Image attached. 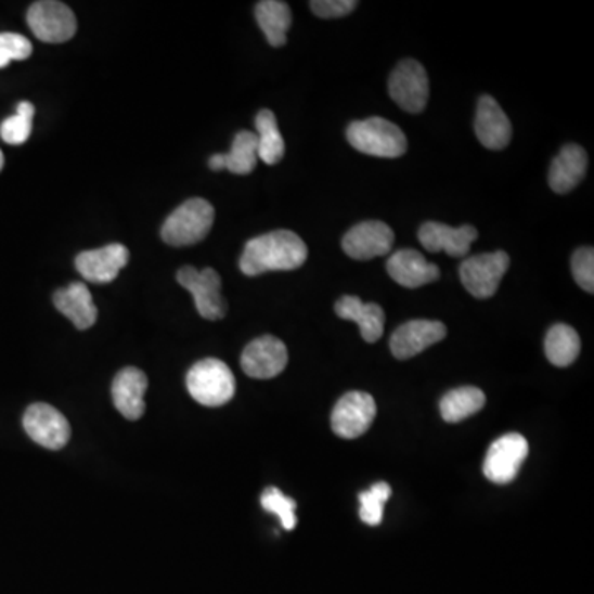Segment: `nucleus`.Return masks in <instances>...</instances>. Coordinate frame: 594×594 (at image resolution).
I'll use <instances>...</instances> for the list:
<instances>
[{"label":"nucleus","instance_id":"27","mask_svg":"<svg viewBox=\"0 0 594 594\" xmlns=\"http://www.w3.org/2000/svg\"><path fill=\"white\" fill-rule=\"evenodd\" d=\"M221 156H223V169L238 176L251 173L258 163V138L255 132L240 131L233 139L232 151Z\"/></svg>","mask_w":594,"mask_h":594},{"label":"nucleus","instance_id":"10","mask_svg":"<svg viewBox=\"0 0 594 594\" xmlns=\"http://www.w3.org/2000/svg\"><path fill=\"white\" fill-rule=\"evenodd\" d=\"M529 456V442L518 432H508L492 442L486 456L485 476L494 485H508Z\"/></svg>","mask_w":594,"mask_h":594},{"label":"nucleus","instance_id":"14","mask_svg":"<svg viewBox=\"0 0 594 594\" xmlns=\"http://www.w3.org/2000/svg\"><path fill=\"white\" fill-rule=\"evenodd\" d=\"M128 261L129 249L125 245L113 243L100 249L80 253L75 259V267L90 283L109 284L119 276Z\"/></svg>","mask_w":594,"mask_h":594},{"label":"nucleus","instance_id":"8","mask_svg":"<svg viewBox=\"0 0 594 594\" xmlns=\"http://www.w3.org/2000/svg\"><path fill=\"white\" fill-rule=\"evenodd\" d=\"M388 93L406 113H422L429 98V80L425 66L416 60H403L398 63L388 81Z\"/></svg>","mask_w":594,"mask_h":594},{"label":"nucleus","instance_id":"15","mask_svg":"<svg viewBox=\"0 0 594 594\" xmlns=\"http://www.w3.org/2000/svg\"><path fill=\"white\" fill-rule=\"evenodd\" d=\"M446 337V325L439 321H410L400 325L390 339L391 353L398 360H408L423 350L441 343Z\"/></svg>","mask_w":594,"mask_h":594},{"label":"nucleus","instance_id":"21","mask_svg":"<svg viewBox=\"0 0 594 594\" xmlns=\"http://www.w3.org/2000/svg\"><path fill=\"white\" fill-rule=\"evenodd\" d=\"M587 170V154L578 144H567L553 159L548 183L556 194H568L584 179Z\"/></svg>","mask_w":594,"mask_h":594},{"label":"nucleus","instance_id":"18","mask_svg":"<svg viewBox=\"0 0 594 594\" xmlns=\"http://www.w3.org/2000/svg\"><path fill=\"white\" fill-rule=\"evenodd\" d=\"M387 271L395 283L410 289L435 283L439 280V268L426 261L416 249H400L388 258Z\"/></svg>","mask_w":594,"mask_h":594},{"label":"nucleus","instance_id":"33","mask_svg":"<svg viewBox=\"0 0 594 594\" xmlns=\"http://www.w3.org/2000/svg\"><path fill=\"white\" fill-rule=\"evenodd\" d=\"M312 12L321 18H337L356 11V0H312Z\"/></svg>","mask_w":594,"mask_h":594},{"label":"nucleus","instance_id":"31","mask_svg":"<svg viewBox=\"0 0 594 594\" xmlns=\"http://www.w3.org/2000/svg\"><path fill=\"white\" fill-rule=\"evenodd\" d=\"M34 52L30 40L24 35L5 31L0 34V68H5L14 60H27Z\"/></svg>","mask_w":594,"mask_h":594},{"label":"nucleus","instance_id":"2","mask_svg":"<svg viewBox=\"0 0 594 594\" xmlns=\"http://www.w3.org/2000/svg\"><path fill=\"white\" fill-rule=\"evenodd\" d=\"M347 141L366 156L397 159L406 153V135L393 122L384 118H369L350 122Z\"/></svg>","mask_w":594,"mask_h":594},{"label":"nucleus","instance_id":"25","mask_svg":"<svg viewBox=\"0 0 594 594\" xmlns=\"http://www.w3.org/2000/svg\"><path fill=\"white\" fill-rule=\"evenodd\" d=\"M256 138H258V157L268 166H274L284 157L283 135H281L280 126H277L276 116L273 111L261 109L256 115Z\"/></svg>","mask_w":594,"mask_h":594},{"label":"nucleus","instance_id":"20","mask_svg":"<svg viewBox=\"0 0 594 594\" xmlns=\"http://www.w3.org/2000/svg\"><path fill=\"white\" fill-rule=\"evenodd\" d=\"M53 305L78 331H87L96 324L98 309L87 284L72 283L56 290Z\"/></svg>","mask_w":594,"mask_h":594},{"label":"nucleus","instance_id":"19","mask_svg":"<svg viewBox=\"0 0 594 594\" xmlns=\"http://www.w3.org/2000/svg\"><path fill=\"white\" fill-rule=\"evenodd\" d=\"M147 390V377L135 366H126L113 382V401L125 418L135 422L145 412L144 395Z\"/></svg>","mask_w":594,"mask_h":594},{"label":"nucleus","instance_id":"28","mask_svg":"<svg viewBox=\"0 0 594 594\" xmlns=\"http://www.w3.org/2000/svg\"><path fill=\"white\" fill-rule=\"evenodd\" d=\"M391 495V488L387 482H377L370 491L359 495L360 518L370 527H378L384 520V508Z\"/></svg>","mask_w":594,"mask_h":594},{"label":"nucleus","instance_id":"11","mask_svg":"<svg viewBox=\"0 0 594 594\" xmlns=\"http://www.w3.org/2000/svg\"><path fill=\"white\" fill-rule=\"evenodd\" d=\"M24 429L47 450H62L72 438L68 419L49 403H34L24 415Z\"/></svg>","mask_w":594,"mask_h":594},{"label":"nucleus","instance_id":"7","mask_svg":"<svg viewBox=\"0 0 594 594\" xmlns=\"http://www.w3.org/2000/svg\"><path fill=\"white\" fill-rule=\"evenodd\" d=\"M511 267L505 251L485 253L464 259L460 268L461 281L467 293L477 299H489L498 293L502 277Z\"/></svg>","mask_w":594,"mask_h":594},{"label":"nucleus","instance_id":"23","mask_svg":"<svg viewBox=\"0 0 594 594\" xmlns=\"http://www.w3.org/2000/svg\"><path fill=\"white\" fill-rule=\"evenodd\" d=\"M256 21L271 47H283L287 42V30L293 24L289 5L280 0H263L255 8Z\"/></svg>","mask_w":594,"mask_h":594},{"label":"nucleus","instance_id":"34","mask_svg":"<svg viewBox=\"0 0 594 594\" xmlns=\"http://www.w3.org/2000/svg\"><path fill=\"white\" fill-rule=\"evenodd\" d=\"M4 154H2V151H0V172H2V169H4Z\"/></svg>","mask_w":594,"mask_h":594},{"label":"nucleus","instance_id":"4","mask_svg":"<svg viewBox=\"0 0 594 594\" xmlns=\"http://www.w3.org/2000/svg\"><path fill=\"white\" fill-rule=\"evenodd\" d=\"M189 393L204 406H223L235 397V377L225 362L205 359L189 370Z\"/></svg>","mask_w":594,"mask_h":594},{"label":"nucleus","instance_id":"22","mask_svg":"<svg viewBox=\"0 0 594 594\" xmlns=\"http://www.w3.org/2000/svg\"><path fill=\"white\" fill-rule=\"evenodd\" d=\"M336 314L346 321L357 322L365 343H377L384 336L385 312L374 302H363L357 296H344L336 302Z\"/></svg>","mask_w":594,"mask_h":594},{"label":"nucleus","instance_id":"32","mask_svg":"<svg viewBox=\"0 0 594 594\" xmlns=\"http://www.w3.org/2000/svg\"><path fill=\"white\" fill-rule=\"evenodd\" d=\"M571 273L574 281L581 289L586 293H594V249L584 248L577 249L571 256Z\"/></svg>","mask_w":594,"mask_h":594},{"label":"nucleus","instance_id":"30","mask_svg":"<svg viewBox=\"0 0 594 594\" xmlns=\"http://www.w3.org/2000/svg\"><path fill=\"white\" fill-rule=\"evenodd\" d=\"M261 505H263L264 511L280 517L281 526H283L284 530H294L297 520L296 514H294L296 502L293 499L284 495L280 489L270 488L261 495Z\"/></svg>","mask_w":594,"mask_h":594},{"label":"nucleus","instance_id":"26","mask_svg":"<svg viewBox=\"0 0 594 594\" xmlns=\"http://www.w3.org/2000/svg\"><path fill=\"white\" fill-rule=\"evenodd\" d=\"M581 340L578 332L567 324H556L545 337V356L555 366H568L578 359Z\"/></svg>","mask_w":594,"mask_h":594},{"label":"nucleus","instance_id":"6","mask_svg":"<svg viewBox=\"0 0 594 594\" xmlns=\"http://www.w3.org/2000/svg\"><path fill=\"white\" fill-rule=\"evenodd\" d=\"M177 281L194 296L195 308L202 318L207 321L225 318L229 306L221 296V277L217 271L211 268L201 271L194 267H183L177 273Z\"/></svg>","mask_w":594,"mask_h":594},{"label":"nucleus","instance_id":"24","mask_svg":"<svg viewBox=\"0 0 594 594\" xmlns=\"http://www.w3.org/2000/svg\"><path fill=\"white\" fill-rule=\"evenodd\" d=\"M486 404L485 391L476 387H461L448 391L439 403L444 422L460 423L479 413Z\"/></svg>","mask_w":594,"mask_h":594},{"label":"nucleus","instance_id":"13","mask_svg":"<svg viewBox=\"0 0 594 594\" xmlns=\"http://www.w3.org/2000/svg\"><path fill=\"white\" fill-rule=\"evenodd\" d=\"M287 365V349L273 336L258 337L246 346L242 353V369L248 377L270 380L284 372Z\"/></svg>","mask_w":594,"mask_h":594},{"label":"nucleus","instance_id":"1","mask_svg":"<svg viewBox=\"0 0 594 594\" xmlns=\"http://www.w3.org/2000/svg\"><path fill=\"white\" fill-rule=\"evenodd\" d=\"M308 253V245L301 236L290 230H276L246 243L240 258V270L249 277L270 271L297 270L306 263Z\"/></svg>","mask_w":594,"mask_h":594},{"label":"nucleus","instance_id":"5","mask_svg":"<svg viewBox=\"0 0 594 594\" xmlns=\"http://www.w3.org/2000/svg\"><path fill=\"white\" fill-rule=\"evenodd\" d=\"M27 24L37 39L46 43L68 42L77 34L75 12L56 0H40L30 5Z\"/></svg>","mask_w":594,"mask_h":594},{"label":"nucleus","instance_id":"3","mask_svg":"<svg viewBox=\"0 0 594 594\" xmlns=\"http://www.w3.org/2000/svg\"><path fill=\"white\" fill-rule=\"evenodd\" d=\"M215 210L204 198H191L167 217L160 230L170 246H192L205 238L214 227Z\"/></svg>","mask_w":594,"mask_h":594},{"label":"nucleus","instance_id":"29","mask_svg":"<svg viewBox=\"0 0 594 594\" xmlns=\"http://www.w3.org/2000/svg\"><path fill=\"white\" fill-rule=\"evenodd\" d=\"M34 115V104L28 103V101H22L17 106V113L0 125V135H2V139L11 145L24 144L30 138Z\"/></svg>","mask_w":594,"mask_h":594},{"label":"nucleus","instance_id":"9","mask_svg":"<svg viewBox=\"0 0 594 594\" xmlns=\"http://www.w3.org/2000/svg\"><path fill=\"white\" fill-rule=\"evenodd\" d=\"M377 416L374 397L365 391H349L332 412V431L339 438L356 439L365 435Z\"/></svg>","mask_w":594,"mask_h":594},{"label":"nucleus","instance_id":"17","mask_svg":"<svg viewBox=\"0 0 594 594\" xmlns=\"http://www.w3.org/2000/svg\"><path fill=\"white\" fill-rule=\"evenodd\" d=\"M477 139L491 151H502L512 139L511 119L505 115L501 104L492 96H480L477 103L476 121H474Z\"/></svg>","mask_w":594,"mask_h":594},{"label":"nucleus","instance_id":"16","mask_svg":"<svg viewBox=\"0 0 594 594\" xmlns=\"http://www.w3.org/2000/svg\"><path fill=\"white\" fill-rule=\"evenodd\" d=\"M479 232L473 225L453 227L428 221L418 232L419 243L429 253L444 251L453 258H464L469 255L470 245L476 242Z\"/></svg>","mask_w":594,"mask_h":594},{"label":"nucleus","instance_id":"12","mask_svg":"<svg viewBox=\"0 0 594 594\" xmlns=\"http://www.w3.org/2000/svg\"><path fill=\"white\" fill-rule=\"evenodd\" d=\"M395 233L387 223L378 220L362 221L350 229L343 240V248L350 258L359 261L388 255L393 248Z\"/></svg>","mask_w":594,"mask_h":594}]
</instances>
